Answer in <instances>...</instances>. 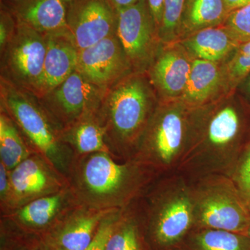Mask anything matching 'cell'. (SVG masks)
I'll return each mask as SVG.
<instances>
[{
	"label": "cell",
	"instance_id": "40",
	"mask_svg": "<svg viewBox=\"0 0 250 250\" xmlns=\"http://www.w3.org/2000/svg\"><path fill=\"white\" fill-rule=\"evenodd\" d=\"M248 90H249L250 93V79L249 80V82H248Z\"/></svg>",
	"mask_w": 250,
	"mask_h": 250
},
{
	"label": "cell",
	"instance_id": "3",
	"mask_svg": "<svg viewBox=\"0 0 250 250\" xmlns=\"http://www.w3.org/2000/svg\"><path fill=\"white\" fill-rule=\"evenodd\" d=\"M154 250H177L195 227L190 182L179 172L157 177L141 197Z\"/></svg>",
	"mask_w": 250,
	"mask_h": 250
},
{
	"label": "cell",
	"instance_id": "4",
	"mask_svg": "<svg viewBox=\"0 0 250 250\" xmlns=\"http://www.w3.org/2000/svg\"><path fill=\"white\" fill-rule=\"evenodd\" d=\"M195 125V134L177 172L189 180L209 174L228 176L248 143L239 110L227 105Z\"/></svg>",
	"mask_w": 250,
	"mask_h": 250
},
{
	"label": "cell",
	"instance_id": "31",
	"mask_svg": "<svg viewBox=\"0 0 250 250\" xmlns=\"http://www.w3.org/2000/svg\"><path fill=\"white\" fill-rule=\"evenodd\" d=\"M230 75L236 80H241L250 72V41H247L237 50L229 65Z\"/></svg>",
	"mask_w": 250,
	"mask_h": 250
},
{
	"label": "cell",
	"instance_id": "9",
	"mask_svg": "<svg viewBox=\"0 0 250 250\" xmlns=\"http://www.w3.org/2000/svg\"><path fill=\"white\" fill-rule=\"evenodd\" d=\"M68 187L65 176L39 154H31L10 171V190L1 215L21 208L29 202L53 195Z\"/></svg>",
	"mask_w": 250,
	"mask_h": 250
},
{
	"label": "cell",
	"instance_id": "12",
	"mask_svg": "<svg viewBox=\"0 0 250 250\" xmlns=\"http://www.w3.org/2000/svg\"><path fill=\"white\" fill-rule=\"evenodd\" d=\"M68 187L1 215V222L18 232L40 238L75 205Z\"/></svg>",
	"mask_w": 250,
	"mask_h": 250
},
{
	"label": "cell",
	"instance_id": "38",
	"mask_svg": "<svg viewBox=\"0 0 250 250\" xmlns=\"http://www.w3.org/2000/svg\"><path fill=\"white\" fill-rule=\"evenodd\" d=\"M244 234H246L247 236L249 237L250 238V223L248 225V228H247L246 231H245Z\"/></svg>",
	"mask_w": 250,
	"mask_h": 250
},
{
	"label": "cell",
	"instance_id": "19",
	"mask_svg": "<svg viewBox=\"0 0 250 250\" xmlns=\"http://www.w3.org/2000/svg\"><path fill=\"white\" fill-rule=\"evenodd\" d=\"M62 141L71 149L75 158L96 152L111 154L105 141V129L99 110L62 128Z\"/></svg>",
	"mask_w": 250,
	"mask_h": 250
},
{
	"label": "cell",
	"instance_id": "32",
	"mask_svg": "<svg viewBox=\"0 0 250 250\" xmlns=\"http://www.w3.org/2000/svg\"><path fill=\"white\" fill-rule=\"evenodd\" d=\"M17 27V21L12 13L1 10L0 21V49H4L7 42L14 35Z\"/></svg>",
	"mask_w": 250,
	"mask_h": 250
},
{
	"label": "cell",
	"instance_id": "39",
	"mask_svg": "<svg viewBox=\"0 0 250 250\" xmlns=\"http://www.w3.org/2000/svg\"><path fill=\"white\" fill-rule=\"evenodd\" d=\"M6 1H11V2L15 3L18 2V1H21V0H6Z\"/></svg>",
	"mask_w": 250,
	"mask_h": 250
},
{
	"label": "cell",
	"instance_id": "36",
	"mask_svg": "<svg viewBox=\"0 0 250 250\" xmlns=\"http://www.w3.org/2000/svg\"><path fill=\"white\" fill-rule=\"evenodd\" d=\"M139 1V0H111L112 2L116 6L117 9L131 6V5L136 4Z\"/></svg>",
	"mask_w": 250,
	"mask_h": 250
},
{
	"label": "cell",
	"instance_id": "8",
	"mask_svg": "<svg viewBox=\"0 0 250 250\" xmlns=\"http://www.w3.org/2000/svg\"><path fill=\"white\" fill-rule=\"evenodd\" d=\"M47 36L18 22L14 35L1 51V77L35 94L42 77Z\"/></svg>",
	"mask_w": 250,
	"mask_h": 250
},
{
	"label": "cell",
	"instance_id": "16",
	"mask_svg": "<svg viewBox=\"0 0 250 250\" xmlns=\"http://www.w3.org/2000/svg\"><path fill=\"white\" fill-rule=\"evenodd\" d=\"M42 77L34 95L41 99L62 83L77 69L79 52L69 30L49 34Z\"/></svg>",
	"mask_w": 250,
	"mask_h": 250
},
{
	"label": "cell",
	"instance_id": "23",
	"mask_svg": "<svg viewBox=\"0 0 250 250\" xmlns=\"http://www.w3.org/2000/svg\"><path fill=\"white\" fill-rule=\"evenodd\" d=\"M236 43V39L229 29L210 27L199 31L187 45L198 58L215 62L231 52Z\"/></svg>",
	"mask_w": 250,
	"mask_h": 250
},
{
	"label": "cell",
	"instance_id": "22",
	"mask_svg": "<svg viewBox=\"0 0 250 250\" xmlns=\"http://www.w3.org/2000/svg\"><path fill=\"white\" fill-rule=\"evenodd\" d=\"M220 75L215 62L197 59L191 65L190 75L184 98L191 107L205 103L215 91L219 83Z\"/></svg>",
	"mask_w": 250,
	"mask_h": 250
},
{
	"label": "cell",
	"instance_id": "1",
	"mask_svg": "<svg viewBox=\"0 0 250 250\" xmlns=\"http://www.w3.org/2000/svg\"><path fill=\"white\" fill-rule=\"evenodd\" d=\"M159 176L136 159L118 161L96 152L75 158L67 181L77 205L121 210L141 198Z\"/></svg>",
	"mask_w": 250,
	"mask_h": 250
},
{
	"label": "cell",
	"instance_id": "37",
	"mask_svg": "<svg viewBox=\"0 0 250 250\" xmlns=\"http://www.w3.org/2000/svg\"><path fill=\"white\" fill-rule=\"evenodd\" d=\"M41 243V241H40ZM41 250H61L57 249V248H51V247L45 246L41 243Z\"/></svg>",
	"mask_w": 250,
	"mask_h": 250
},
{
	"label": "cell",
	"instance_id": "25",
	"mask_svg": "<svg viewBox=\"0 0 250 250\" xmlns=\"http://www.w3.org/2000/svg\"><path fill=\"white\" fill-rule=\"evenodd\" d=\"M228 15L224 0H186L181 24L202 29L218 24Z\"/></svg>",
	"mask_w": 250,
	"mask_h": 250
},
{
	"label": "cell",
	"instance_id": "11",
	"mask_svg": "<svg viewBox=\"0 0 250 250\" xmlns=\"http://www.w3.org/2000/svg\"><path fill=\"white\" fill-rule=\"evenodd\" d=\"M67 22L80 51L116 34L118 10L111 0H71Z\"/></svg>",
	"mask_w": 250,
	"mask_h": 250
},
{
	"label": "cell",
	"instance_id": "26",
	"mask_svg": "<svg viewBox=\"0 0 250 250\" xmlns=\"http://www.w3.org/2000/svg\"><path fill=\"white\" fill-rule=\"evenodd\" d=\"M229 177L250 213V141L247 144Z\"/></svg>",
	"mask_w": 250,
	"mask_h": 250
},
{
	"label": "cell",
	"instance_id": "6",
	"mask_svg": "<svg viewBox=\"0 0 250 250\" xmlns=\"http://www.w3.org/2000/svg\"><path fill=\"white\" fill-rule=\"evenodd\" d=\"M180 106L156 109L134 159L158 175L177 172L195 133V123Z\"/></svg>",
	"mask_w": 250,
	"mask_h": 250
},
{
	"label": "cell",
	"instance_id": "17",
	"mask_svg": "<svg viewBox=\"0 0 250 250\" xmlns=\"http://www.w3.org/2000/svg\"><path fill=\"white\" fill-rule=\"evenodd\" d=\"M71 0H21L11 13L18 22L45 35L68 30L67 14Z\"/></svg>",
	"mask_w": 250,
	"mask_h": 250
},
{
	"label": "cell",
	"instance_id": "15",
	"mask_svg": "<svg viewBox=\"0 0 250 250\" xmlns=\"http://www.w3.org/2000/svg\"><path fill=\"white\" fill-rule=\"evenodd\" d=\"M116 210L95 209L75 204L39 240L45 246L61 250H84L103 219Z\"/></svg>",
	"mask_w": 250,
	"mask_h": 250
},
{
	"label": "cell",
	"instance_id": "21",
	"mask_svg": "<svg viewBox=\"0 0 250 250\" xmlns=\"http://www.w3.org/2000/svg\"><path fill=\"white\" fill-rule=\"evenodd\" d=\"M177 250H250V238L244 233L194 228Z\"/></svg>",
	"mask_w": 250,
	"mask_h": 250
},
{
	"label": "cell",
	"instance_id": "34",
	"mask_svg": "<svg viewBox=\"0 0 250 250\" xmlns=\"http://www.w3.org/2000/svg\"><path fill=\"white\" fill-rule=\"evenodd\" d=\"M164 1L165 0H147L149 11L156 27H160L164 14Z\"/></svg>",
	"mask_w": 250,
	"mask_h": 250
},
{
	"label": "cell",
	"instance_id": "33",
	"mask_svg": "<svg viewBox=\"0 0 250 250\" xmlns=\"http://www.w3.org/2000/svg\"><path fill=\"white\" fill-rule=\"evenodd\" d=\"M10 190V171L0 161V208L6 203Z\"/></svg>",
	"mask_w": 250,
	"mask_h": 250
},
{
	"label": "cell",
	"instance_id": "20",
	"mask_svg": "<svg viewBox=\"0 0 250 250\" xmlns=\"http://www.w3.org/2000/svg\"><path fill=\"white\" fill-rule=\"evenodd\" d=\"M191 65L179 52L168 51L156 60L151 69L154 84L169 97L184 93Z\"/></svg>",
	"mask_w": 250,
	"mask_h": 250
},
{
	"label": "cell",
	"instance_id": "18",
	"mask_svg": "<svg viewBox=\"0 0 250 250\" xmlns=\"http://www.w3.org/2000/svg\"><path fill=\"white\" fill-rule=\"evenodd\" d=\"M106 250H154L147 236L141 197L121 210Z\"/></svg>",
	"mask_w": 250,
	"mask_h": 250
},
{
	"label": "cell",
	"instance_id": "24",
	"mask_svg": "<svg viewBox=\"0 0 250 250\" xmlns=\"http://www.w3.org/2000/svg\"><path fill=\"white\" fill-rule=\"evenodd\" d=\"M34 154L17 125L4 111L0 112V161L9 171Z\"/></svg>",
	"mask_w": 250,
	"mask_h": 250
},
{
	"label": "cell",
	"instance_id": "7",
	"mask_svg": "<svg viewBox=\"0 0 250 250\" xmlns=\"http://www.w3.org/2000/svg\"><path fill=\"white\" fill-rule=\"evenodd\" d=\"M189 182L194 228L245 233L250 223V213L229 176L209 174Z\"/></svg>",
	"mask_w": 250,
	"mask_h": 250
},
{
	"label": "cell",
	"instance_id": "30",
	"mask_svg": "<svg viewBox=\"0 0 250 250\" xmlns=\"http://www.w3.org/2000/svg\"><path fill=\"white\" fill-rule=\"evenodd\" d=\"M121 210H113L103 219L93 241L84 250H106L108 238Z\"/></svg>",
	"mask_w": 250,
	"mask_h": 250
},
{
	"label": "cell",
	"instance_id": "29",
	"mask_svg": "<svg viewBox=\"0 0 250 250\" xmlns=\"http://www.w3.org/2000/svg\"><path fill=\"white\" fill-rule=\"evenodd\" d=\"M186 0H165L160 29L164 35L170 36L181 24Z\"/></svg>",
	"mask_w": 250,
	"mask_h": 250
},
{
	"label": "cell",
	"instance_id": "28",
	"mask_svg": "<svg viewBox=\"0 0 250 250\" xmlns=\"http://www.w3.org/2000/svg\"><path fill=\"white\" fill-rule=\"evenodd\" d=\"M229 30L237 40L250 41V4L231 11L227 18Z\"/></svg>",
	"mask_w": 250,
	"mask_h": 250
},
{
	"label": "cell",
	"instance_id": "10",
	"mask_svg": "<svg viewBox=\"0 0 250 250\" xmlns=\"http://www.w3.org/2000/svg\"><path fill=\"white\" fill-rule=\"evenodd\" d=\"M106 90L75 70L57 88L39 99L62 128L100 109Z\"/></svg>",
	"mask_w": 250,
	"mask_h": 250
},
{
	"label": "cell",
	"instance_id": "35",
	"mask_svg": "<svg viewBox=\"0 0 250 250\" xmlns=\"http://www.w3.org/2000/svg\"><path fill=\"white\" fill-rule=\"evenodd\" d=\"M229 14L250 4V0H224Z\"/></svg>",
	"mask_w": 250,
	"mask_h": 250
},
{
	"label": "cell",
	"instance_id": "13",
	"mask_svg": "<svg viewBox=\"0 0 250 250\" xmlns=\"http://www.w3.org/2000/svg\"><path fill=\"white\" fill-rule=\"evenodd\" d=\"M117 10L116 35L130 66L141 67L152 53L156 26L147 0Z\"/></svg>",
	"mask_w": 250,
	"mask_h": 250
},
{
	"label": "cell",
	"instance_id": "5",
	"mask_svg": "<svg viewBox=\"0 0 250 250\" xmlns=\"http://www.w3.org/2000/svg\"><path fill=\"white\" fill-rule=\"evenodd\" d=\"M1 110L15 122L33 152L67 179L74 154L62 141V128L40 100L1 77Z\"/></svg>",
	"mask_w": 250,
	"mask_h": 250
},
{
	"label": "cell",
	"instance_id": "27",
	"mask_svg": "<svg viewBox=\"0 0 250 250\" xmlns=\"http://www.w3.org/2000/svg\"><path fill=\"white\" fill-rule=\"evenodd\" d=\"M1 250H41L39 238L18 232L1 223Z\"/></svg>",
	"mask_w": 250,
	"mask_h": 250
},
{
	"label": "cell",
	"instance_id": "14",
	"mask_svg": "<svg viewBox=\"0 0 250 250\" xmlns=\"http://www.w3.org/2000/svg\"><path fill=\"white\" fill-rule=\"evenodd\" d=\"M129 67L116 34L79 52L77 70L105 90L126 76Z\"/></svg>",
	"mask_w": 250,
	"mask_h": 250
},
{
	"label": "cell",
	"instance_id": "2",
	"mask_svg": "<svg viewBox=\"0 0 250 250\" xmlns=\"http://www.w3.org/2000/svg\"><path fill=\"white\" fill-rule=\"evenodd\" d=\"M156 111L147 85L138 75H126L106 90L99 113L115 159H134Z\"/></svg>",
	"mask_w": 250,
	"mask_h": 250
}]
</instances>
